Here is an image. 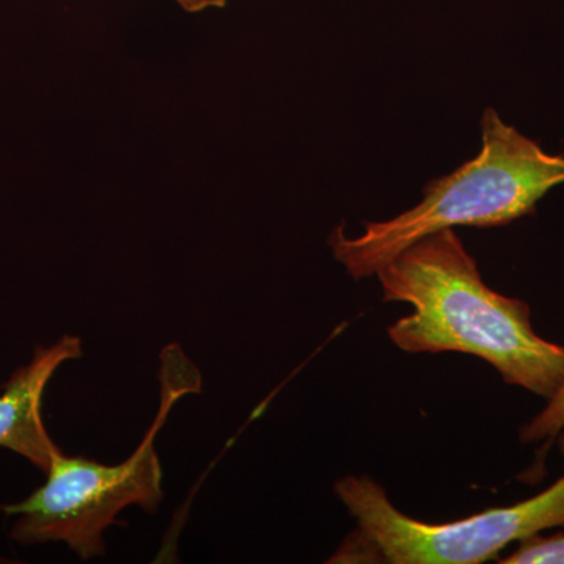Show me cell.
<instances>
[{
  "instance_id": "cell-1",
  "label": "cell",
  "mask_w": 564,
  "mask_h": 564,
  "mask_svg": "<svg viewBox=\"0 0 564 564\" xmlns=\"http://www.w3.org/2000/svg\"><path fill=\"white\" fill-rule=\"evenodd\" d=\"M386 303L413 313L389 326L402 351L464 352L484 359L507 384L549 400L564 380V347L534 332L532 311L485 284L454 228L423 237L377 273Z\"/></svg>"
},
{
  "instance_id": "cell-2",
  "label": "cell",
  "mask_w": 564,
  "mask_h": 564,
  "mask_svg": "<svg viewBox=\"0 0 564 564\" xmlns=\"http://www.w3.org/2000/svg\"><path fill=\"white\" fill-rule=\"evenodd\" d=\"M484 148L448 176L429 182L413 209L386 221H367L348 237L334 229V258L355 280L375 276L423 237L455 226L496 228L534 214L545 193L564 184V154H549L536 141L500 120L496 110L481 118Z\"/></svg>"
},
{
  "instance_id": "cell-3",
  "label": "cell",
  "mask_w": 564,
  "mask_h": 564,
  "mask_svg": "<svg viewBox=\"0 0 564 564\" xmlns=\"http://www.w3.org/2000/svg\"><path fill=\"white\" fill-rule=\"evenodd\" d=\"M202 391V378L177 345L162 356L161 408L135 452L124 463H96L68 456L52 458L46 484L20 503L2 510L17 516L11 538L22 545L65 543L82 560L106 554L102 534L131 505L148 513L163 499L162 466L155 436L182 395Z\"/></svg>"
},
{
  "instance_id": "cell-4",
  "label": "cell",
  "mask_w": 564,
  "mask_h": 564,
  "mask_svg": "<svg viewBox=\"0 0 564 564\" xmlns=\"http://www.w3.org/2000/svg\"><path fill=\"white\" fill-rule=\"evenodd\" d=\"M334 491L355 519L356 532L329 563L480 564L533 534L564 529V475L524 502L440 524L402 513L367 475H347Z\"/></svg>"
},
{
  "instance_id": "cell-5",
  "label": "cell",
  "mask_w": 564,
  "mask_h": 564,
  "mask_svg": "<svg viewBox=\"0 0 564 564\" xmlns=\"http://www.w3.org/2000/svg\"><path fill=\"white\" fill-rule=\"evenodd\" d=\"M80 356V339L69 334L50 347H36L31 362L11 375L0 393V447L21 455L44 474L61 451L41 415L44 391L62 364Z\"/></svg>"
},
{
  "instance_id": "cell-6",
  "label": "cell",
  "mask_w": 564,
  "mask_h": 564,
  "mask_svg": "<svg viewBox=\"0 0 564 564\" xmlns=\"http://www.w3.org/2000/svg\"><path fill=\"white\" fill-rule=\"evenodd\" d=\"M519 440L524 445H541V451H547L555 444L564 455V380L544 410L522 426Z\"/></svg>"
},
{
  "instance_id": "cell-7",
  "label": "cell",
  "mask_w": 564,
  "mask_h": 564,
  "mask_svg": "<svg viewBox=\"0 0 564 564\" xmlns=\"http://www.w3.org/2000/svg\"><path fill=\"white\" fill-rule=\"evenodd\" d=\"M502 564H564V532L538 533L519 541L516 551L499 560Z\"/></svg>"
},
{
  "instance_id": "cell-8",
  "label": "cell",
  "mask_w": 564,
  "mask_h": 564,
  "mask_svg": "<svg viewBox=\"0 0 564 564\" xmlns=\"http://www.w3.org/2000/svg\"><path fill=\"white\" fill-rule=\"evenodd\" d=\"M176 2L188 13H198L207 9H221L228 0H176Z\"/></svg>"
}]
</instances>
